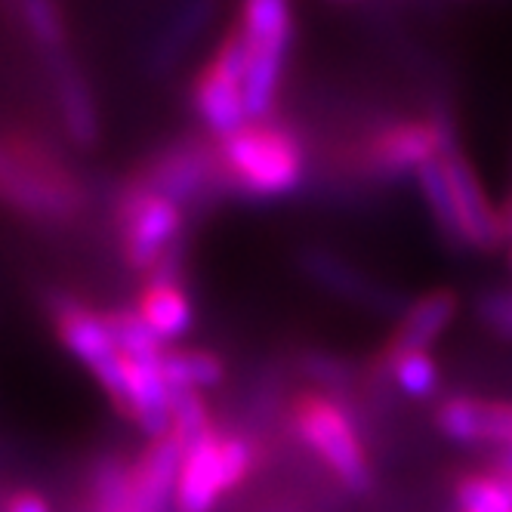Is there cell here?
Wrapping results in <instances>:
<instances>
[{
  "mask_svg": "<svg viewBox=\"0 0 512 512\" xmlns=\"http://www.w3.org/2000/svg\"><path fill=\"white\" fill-rule=\"evenodd\" d=\"M223 186L253 201L294 195L306 179V149L297 130L275 121H253L216 142Z\"/></svg>",
  "mask_w": 512,
  "mask_h": 512,
  "instance_id": "6da1fadb",
  "label": "cell"
},
{
  "mask_svg": "<svg viewBox=\"0 0 512 512\" xmlns=\"http://www.w3.org/2000/svg\"><path fill=\"white\" fill-rule=\"evenodd\" d=\"M290 432L297 442L334 475V482L349 494H368L374 488V466L352 411L331 392H303L290 401Z\"/></svg>",
  "mask_w": 512,
  "mask_h": 512,
  "instance_id": "7a4b0ae2",
  "label": "cell"
},
{
  "mask_svg": "<svg viewBox=\"0 0 512 512\" xmlns=\"http://www.w3.org/2000/svg\"><path fill=\"white\" fill-rule=\"evenodd\" d=\"M260 445L244 432L213 429L186 448L176 488V512H213L226 494L241 488L260 466Z\"/></svg>",
  "mask_w": 512,
  "mask_h": 512,
  "instance_id": "3957f363",
  "label": "cell"
},
{
  "mask_svg": "<svg viewBox=\"0 0 512 512\" xmlns=\"http://www.w3.org/2000/svg\"><path fill=\"white\" fill-rule=\"evenodd\" d=\"M250 50L244 34L235 28L216 47L213 59L198 71L192 87V105L201 124L223 142L250 124L244 102V75H247Z\"/></svg>",
  "mask_w": 512,
  "mask_h": 512,
  "instance_id": "277c9868",
  "label": "cell"
},
{
  "mask_svg": "<svg viewBox=\"0 0 512 512\" xmlns=\"http://www.w3.org/2000/svg\"><path fill=\"white\" fill-rule=\"evenodd\" d=\"M454 142L448 118H408L371 133L361 145L358 164L364 173L395 179L417 173L423 164L442 158Z\"/></svg>",
  "mask_w": 512,
  "mask_h": 512,
  "instance_id": "5b68a950",
  "label": "cell"
},
{
  "mask_svg": "<svg viewBox=\"0 0 512 512\" xmlns=\"http://www.w3.org/2000/svg\"><path fill=\"white\" fill-rule=\"evenodd\" d=\"M118 226H121V250L127 266L136 272H155V266L164 256L173 247H179L182 207L133 182L121 201Z\"/></svg>",
  "mask_w": 512,
  "mask_h": 512,
  "instance_id": "8992f818",
  "label": "cell"
},
{
  "mask_svg": "<svg viewBox=\"0 0 512 512\" xmlns=\"http://www.w3.org/2000/svg\"><path fill=\"white\" fill-rule=\"evenodd\" d=\"M435 429L460 448H491L494 472L512 482V405L454 395L435 408Z\"/></svg>",
  "mask_w": 512,
  "mask_h": 512,
  "instance_id": "52a82bcc",
  "label": "cell"
},
{
  "mask_svg": "<svg viewBox=\"0 0 512 512\" xmlns=\"http://www.w3.org/2000/svg\"><path fill=\"white\" fill-rule=\"evenodd\" d=\"M0 198L34 216H68L78 207V192L59 179L53 167L31 155H13L0 149Z\"/></svg>",
  "mask_w": 512,
  "mask_h": 512,
  "instance_id": "ba28073f",
  "label": "cell"
},
{
  "mask_svg": "<svg viewBox=\"0 0 512 512\" xmlns=\"http://www.w3.org/2000/svg\"><path fill=\"white\" fill-rule=\"evenodd\" d=\"M442 161H445L451 189H454L466 247L482 250V253L500 250V244L509 238L506 223H503V213H497V207L491 204L479 173H475V167L469 164V158L463 155L460 145H451V149L442 155Z\"/></svg>",
  "mask_w": 512,
  "mask_h": 512,
  "instance_id": "9c48e42d",
  "label": "cell"
},
{
  "mask_svg": "<svg viewBox=\"0 0 512 512\" xmlns=\"http://www.w3.org/2000/svg\"><path fill=\"white\" fill-rule=\"evenodd\" d=\"M219 182H223V173H219L216 149H204L198 142H182L152 161V167L139 179V186L152 189L182 207L198 201Z\"/></svg>",
  "mask_w": 512,
  "mask_h": 512,
  "instance_id": "30bf717a",
  "label": "cell"
},
{
  "mask_svg": "<svg viewBox=\"0 0 512 512\" xmlns=\"http://www.w3.org/2000/svg\"><path fill=\"white\" fill-rule=\"evenodd\" d=\"M300 269L309 275V281H315L327 294H334L340 300H349L355 306L383 312V315L405 312L401 309V297L392 287L380 284L374 275L361 272L358 266H352L349 260H343V256L331 250H306L300 256Z\"/></svg>",
  "mask_w": 512,
  "mask_h": 512,
  "instance_id": "8fae6325",
  "label": "cell"
},
{
  "mask_svg": "<svg viewBox=\"0 0 512 512\" xmlns=\"http://www.w3.org/2000/svg\"><path fill=\"white\" fill-rule=\"evenodd\" d=\"M457 309H460V300L448 287H438V290H429V294L417 297L411 306H405V312L398 315L395 331L389 334V340L380 352V364L401 358V355L429 352L448 334V327L457 318Z\"/></svg>",
  "mask_w": 512,
  "mask_h": 512,
  "instance_id": "7c38bea8",
  "label": "cell"
},
{
  "mask_svg": "<svg viewBox=\"0 0 512 512\" xmlns=\"http://www.w3.org/2000/svg\"><path fill=\"white\" fill-rule=\"evenodd\" d=\"M186 445L176 435L158 438L133 463L130 512H176V488Z\"/></svg>",
  "mask_w": 512,
  "mask_h": 512,
  "instance_id": "4fadbf2b",
  "label": "cell"
},
{
  "mask_svg": "<svg viewBox=\"0 0 512 512\" xmlns=\"http://www.w3.org/2000/svg\"><path fill=\"white\" fill-rule=\"evenodd\" d=\"M53 315H56L59 340L78 361H84L90 371H96L108 358L121 355L112 340V331H108L105 315H99L75 300H68V297H59V294L53 297Z\"/></svg>",
  "mask_w": 512,
  "mask_h": 512,
  "instance_id": "5bb4252c",
  "label": "cell"
},
{
  "mask_svg": "<svg viewBox=\"0 0 512 512\" xmlns=\"http://www.w3.org/2000/svg\"><path fill=\"white\" fill-rule=\"evenodd\" d=\"M247 50L256 59H284L294 38L290 0H241V25Z\"/></svg>",
  "mask_w": 512,
  "mask_h": 512,
  "instance_id": "9a60e30c",
  "label": "cell"
},
{
  "mask_svg": "<svg viewBox=\"0 0 512 512\" xmlns=\"http://www.w3.org/2000/svg\"><path fill=\"white\" fill-rule=\"evenodd\" d=\"M139 315L167 346L182 340L195 324V309L179 281H145L139 294Z\"/></svg>",
  "mask_w": 512,
  "mask_h": 512,
  "instance_id": "2e32d148",
  "label": "cell"
},
{
  "mask_svg": "<svg viewBox=\"0 0 512 512\" xmlns=\"http://www.w3.org/2000/svg\"><path fill=\"white\" fill-rule=\"evenodd\" d=\"M417 189L423 195V204L432 216L435 229L445 235V241L451 247H466L463 241V229H460V213H457V201H454V189H451V179L445 170V161L435 158L429 164H423L417 173Z\"/></svg>",
  "mask_w": 512,
  "mask_h": 512,
  "instance_id": "e0dca14e",
  "label": "cell"
},
{
  "mask_svg": "<svg viewBox=\"0 0 512 512\" xmlns=\"http://www.w3.org/2000/svg\"><path fill=\"white\" fill-rule=\"evenodd\" d=\"M161 371L170 389L204 392L226 380V364L207 349H167L161 355Z\"/></svg>",
  "mask_w": 512,
  "mask_h": 512,
  "instance_id": "ac0fdd59",
  "label": "cell"
},
{
  "mask_svg": "<svg viewBox=\"0 0 512 512\" xmlns=\"http://www.w3.org/2000/svg\"><path fill=\"white\" fill-rule=\"evenodd\" d=\"M454 512H512V482L491 472H466L454 482Z\"/></svg>",
  "mask_w": 512,
  "mask_h": 512,
  "instance_id": "d6986e66",
  "label": "cell"
},
{
  "mask_svg": "<svg viewBox=\"0 0 512 512\" xmlns=\"http://www.w3.org/2000/svg\"><path fill=\"white\" fill-rule=\"evenodd\" d=\"M105 321H108V331H112V340L124 358L161 361V355L167 352V346L155 337L152 327L145 324L139 309H112V312H105Z\"/></svg>",
  "mask_w": 512,
  "mask_h": 512,
  "instance_id": "ffe728a7",
  "label": "cell"
},
{
  "mask_svg": "<svg viewBox=\"0 0 512 512\" xmlns=\"http://www.w3.org/2000/svg\"><path fill=\"white\" fill-rule=\"evenodd\" d=\"M380 368L386 371V377L392 380V386L414 401H429L438 386H442V371L429 352H417V355H401L392 361H383Z\"/></svg>",
  "mask_w": 512,
  "mask_h": 512,
  "instance_id": "44dd1931",
  "label": "cell"
},
{
  "mask_svg": "<svg viewBox=\"0 0 512 512\" xmlns=\"http://www.w3.org/2000/svg\"><path fill=\"white\" fill-rule=\"evenodd\" d=\"M130 482V463H124L121 457L99 460L90 482V512H130Z\"/></svg>",
  "mask_w": 512,
  "mask_h": 512,
  "instance_id": "7402d4cb",
  "label": "cell"
},
{
  "mask_svg": "<svg viewBox=\"0 0 512 512\" xmlns=\"http://www.w3.org/2000/svg\"><path fill=\"white\" fill-rule=\"evenodd\" d=\"M59 99H62V115L65 124L81 145H90L96 139V108L93 99L87 93V87L81 84V78L71 68H59Z\"/></svg>",
  "mask_w": 512,
  "mask_h": 512,
  "instance_id": "603a6c76",
  "label": "cell"
},
{
  "mask_svg": "<svg viewBox=\"0 0 512 512\" xmlns=\"http://www.w3.org/2000/svg\"><path fill=\"white\" fill-rule=\"evenodd\" d=\"M173 392V435L182 445H195L216 426L210 423V411L204 405L201 392L192 389H170Z\"/></svg>",
  "mask_w": 512,
  "mask_h": 512,
  "instance_id": "cb8c5ba5",
  "label": "cell"
},
{
  "mask_svg": "<svg viewBox=\"0 0 512 512\" xmlns=\"http://www.w3.org/2000/svg\"><path fill=\"white\" fill-rule=\"evenodd\" d=\"M300 374L321 386V392L343 389L352 380V364L331 352H303L300 355Z\"/></svg>",
  "mask_w": 512,
  "mask_h": 512,
  "instance_id": "d4e9b609",
  "label": "cell"
},
{
  "mask_svg": "<svg viewBox=\"0 0 512 512\" xmlns=\"http://www.w3.org/2000/svg\"><path fill=\"white\" fill-rule=\"evenodd\" d=\"M22 13L31 25V31L38 34V41L47 47H56L62 41V28H59V16L50 7V0H22Z\"/></svg>",
  "mask_w": 512,
  "mask_h": 512,
  "instance_id": "484cf974",
  "label": "cell"
},
{
  "mask_svg": "<svg viewBox=\"0 0 512 512\" xmlns=\"http://www.w3.org/2000/svg\"><path fill=\"white\" fill-rule=\"evenodd\" d=\"M479 318L497 337L512 340V290H494L479 300Z\"/></svg>",
  "mask_w": 512,
  "mask_h": 512,
  "instance_id": "4316f807",
  "label": "cell"
},
{
  "mask_svg": "<svg viewBox=\"0 0 512 512\" xmlns=\"http://www.w3.org/2000/svg\"><path fill=\"white\" fill-rule=\"evenodd\" d=\"M7 512H50V503L34 491H19L10 497Z\"/></svg>",
  "mask_w": 512,
  "mask_h": 512,
  "instance_id": "83f0119b",
  "label": "cell"
},
{
  "mask_svg": "<svg viewBox=\"0 0 512 512\" xmlns=\"http://www.w3.org/2000/svg\"><path fill=\"white\" fill-rule=\"evenodd\" d=\"M509 266H512V253H509Z\"/></svg>",
  "mask_w": 512,
  "mask_h": 512,
  "instance_id": "f1b7e54d",
  "label": "cell"
}]
</instances>
